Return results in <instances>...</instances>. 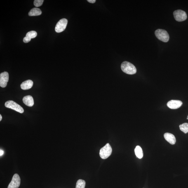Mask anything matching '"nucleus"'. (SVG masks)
Returning a JSON list of instances; mask_svg holds the SVG:
<instances>
[{
  "label": "nucleus",
  "instance_id": "f257e3e1",
  "mask_svg": "<svg viewBox=\"0 0 188 188\" xmlns=\"http://www.w3.org/2000/svg\"><path fill=\"white\" fill-rule=\"evenodd\" d=\"M121 68L124 72L129 75L135 74L137 72V69L135 66L128 62L122 63Z\"/></svg>",
  "mask_w": 188,
  "mask_h": 188
},
{
  "label": "nucleus",
  "instance_id": "f03ea898",
  "mask_svg": "<svg viewBox=\"0 0 188 188\" xmlns=\"http://www.w3.org/2000/svg\"><path fill=\"white\" fill-rule=\"evenodd\" d=\"M155 33L156 37L160 41L164 42H167L169 41V36L165 30L158 29L155 31Z\"/></svg>",
  "mask_w": 188,
  "mask_h": 188
},
{
  "label": "nucleus",
  "instance_id": "7ed1b4c3",
  "mask_svg": "<svg viewBox=\"0 0 188 188\" xmlns=\"http://www.w3.org/2000/svg\"><path fill=\"white\" fill-rule=\"evenodd\" d=\"M112 148L109 143H107L100 150L99 154L102 159H105L111 156L112 153Z\"/></svg>",
  "mask_w": 188,
  "mask_h": 188
},
{
  "label": "nucleus",
  "instance_id": "20e7f679",
  "mask_svg": "<svg viewBox=\"0 0 188 188\" xmlns=\"http://www.w3.org/2000/svg\"><path fill=\"white\" fill-rule=\"evenodd\" d=\"M5 105L7 108L12 109L20 113H23L24 111L23 108L13 101L9 100L5 102Z\"/></svg>",
  "mask_w": 188,
  "mask_h": 188
},
{
  "label": "nucleus",
  "instance_id": "39448f33",
  "mask_svg": "<svg viewBox=\"0 0 188 188\" xmlns=\"http://www.w3.org/2000/svg\"><path fill=\"white\" fill-rule=\"evenodd\" d=\"M173 15L175 20L178 22L185 20L187 18V14L183 10H175Z\"/></svg>",
  "mask_w": 188,
  "mask_h": 188
},
{
  "label": "nucleus",
  "instance_id": "423d86ee",
  "mask_svg": "<svg viewBox=\"0 0 188 188\" xmlns=\"http://www.w3.org/2000/svg\"><path fill=\"white\" fill-rule=\"evenodd\" d=\"M68 23V20L66 19H62L57 23L55 27V31L57 33L63 31L65 29Z\"/></svg>",
  "mask_w": 188,
  "mask_h": 188
},
{
  "label": "nucleus",
  "instance_id": "0eeeda50",
  "mask_svg": "<svg viewBox=\"0 0 188 188\" xmlns=\"http://www.w3.org/2000/svg\"><path fill=\"white\" fill-rule=\"evenodd\" d=\"M21 179L18 174L16 173L14 175L11 182L8 188H18L20 185Z\"/></svg>",
  "mask_w": 188,
  "mask_h": 188
},
{
  "label": "nucleus",
  "instance_id": "6e6552de",
  "mask_svg": "<svg viewBox=\"0 0 188 188\" xmlns=\"http://www.w3.org/2000/svg\"><path fill=\"white\" fill-rule=\"evenodd\" d=\"M9 80L8 73L5 71L0 74V86L2 88L6 87Z\"/></svg>",
  "mask_w": 188,
  "mask_h": 188
},
{
  "label": "nucleus",
  "instance_id": "1a4fd4ad",
  "mask_svg": "<svg viewBox=\"0 0 188 188\" xmlns=\"http://www.w3.org/2000/svg\"><path fill=\"white\" fill-rule=\"evenodd\" d=\"M182 101L179 100H172L169 101L167 103V106L171 109H177L180 108L182 106Z\"/></svg>",
  "mask_w": 188,
  "mask_h": 188
},
{
  "label": "nucleus",
  "instance_id": "9d476101",
  "mask_svg": "<svg viewBox=\"0 0 188 188\" xmlns=\"http://www.w3.org/2000/svg\"><path fill=\"white\" fill-rule=\"evenodd\" d=\"M164 137L165 140L171 144H174L176 143V138L173 134L169 133H165L164 135Z\"/></svg>",
  "mask_w": 188,
  "mask_h": 188
},
{
  "label": "nucleus",
  "instance_id": "9b49d317",
  "mask_svg": "<svg viewBox=\"0 0 188 188\" xmlns=\"http://www.w3.org/2000/svg\"><path fill=\"white\" fill-rule=\"evenodd\" d=\"M23 101L24 104L29 107H32L34 104V99L31 95L26 96L24 97Z\"/></svg>",
  "mask_w": 188,
  "mask_h": 188
},
{
  "label": "nucleus",
  "instance_id": "f8f14e48",
  "mask_svg": "<svg viewBox=\"0 0 188 188\" xmlns=\"http://www.w3.org/2000/svg\"><path fill=\"white\" fill-rule=\"evenodd\" d=\"M33 82L31 80H28L22 82L21 85V88L22 90H27L32 88Z\"/></svg>",
  "mask_w": 188,
  "mask_h": 188
},
{
  "label": "nucleus",
  "instance_id": "ddd939ff",
  "mask_svg": "<svg viewBox=\"0 0 188 188\" xmlns=\"http://www.w3.org/2000/svg\"><path fill=\"white\" fill-rule=\"evenodd\" d=\"M41 10L40 9L34 8L30 10L28 14L30 16H35L41 15Z\"/></svg>",
  "mask_w": 188,
  "mask_h": 188
},
{
  "label": "nucleus",
  "instance_id": "4468645a",
  "mask_svg": "<svg viewBox=\"0 0 188 188\" xmlns=\"http://www.w3.org/2000/svg\"><path fill=\"white\" fill-rule=\"evenodd\" d=\"M136 156L139 158H142L143 156V152L140 146H137L136 147L135 150Z\"/></svg>",
  "mask_w": 188,
  "mask_h": 188
},
{
  "label": "nucleus",
  "instance_id": "2eb2a0df",
  "mask_svg": "<svg viewBox=\"0 0 188 188\" xmlns=\"http://www.w3.org/2000/svg\"><path fill=\"white\" fill-rule=\"evenodd\" d=\"M179 128L181 131L185 133H188V123H184L182 124H180L179 126Z\"/></svg>",
  "mask_w": 188,
  "mask_h": 188
},
{
  "label": "nucleus",
  "instance_id": "dca6fc26",
  "mask_svg": "<svg viewBox=\"0 0 188 188\" xmlns=\"http://www.w3.org/2000/svg\"><path fill=\"white\" fill-rule=\"evenodd\" d=\"M86 183L84 180L79 179L77 182L76 188H85Z\"/></svg>",
  "mask_w": 188,
  "mask_h": 188
},
{
  "label": "nucleus",
  "instance_id": "f3484780",
  "mask_svg": "<svg viewBox=\"0 0 188 188\" xmlns=\"http://www.w3.org/2000/svg\"><path fill=\"white\" fill-rule=\"evenodd\" d=\"M37 36V33L35 31H31L28 32L26 35V37L32 39L35 38Z\"/></svg>",
  "mask_w": 188,
  "mask_h": 188
},
{
  "label": "nucleus",
  "instance_id": "a211bd4d",
  "mask_svg": "<svg viewBox=\"0 0 188 188\" xmlns=\"http://www.w3.org/2000/svg\"><path fill=\"white\" fill-rule=\"evenodd\" d=\"M43 0H35L34 1V5L36 7L41 6L42 5Z\"/></svg>",
  "mask_w": 188,
  "mask_h": 188
},
{
  "label": "nucleus",
  "instance_id": "6ab92c4d",
  "mask_svg": "<svg viewBox=\"0 0 188 188\" xmlns=\"http://www.w3.org/2000/svg\"><path fill=\"white\" fill-rule=\"evenodd\" d=\"M31 39L29 38L28 37H24L23 39V41L24 43H28L29 42V41H31Z\"/></svg>",
  "mask_w": 188,
  "mask_h": 188
},
{
  "label": "nucleus",
  "instance_id": "aec40b11",
  "mask_svg": "<svg viewBox=\"0 0 188 188\" xmlns=\"http://www.w3.org/2000/svg\"><path fill=\"white\" fill-rule=\"evenodd\" d=\"M87 1H88V2L91 3H95V2L96 1L95 0H88Z\"/></svg>",
  "mask_w": 188,
  "mask_h": 188
},
{
  "label": "nucleus",
  "instance_id": "412c9836",
  "mask_svg": "<svg viewBox=\"0 0 188 188\" xmlns=\"http://www.w3.org/2000/svg\"><path fill=\"white\" fill-rule=\"evenodd\" d=\"M4 154V151L1 149L0 150V156H1Z\"/></svg>",
  "mask_w": 188,
  "mask_h": 188
},
{
  "label": "nucleus",
  "instance_id": "4be33fe9",
  "mask_svg": "<svg viewBox=\"0 0 188 188\" xmlns=\"http://www.w3.org/2000/svg\"><path fill=\"white\" fill-rule=\"evenodd\" d=\"M2 118V117L1 115H0V121H1Z\"/></svg>",
  "mask_w": 188,
  "mask_h": 188
},
{
  "label": "nucleus",
  "instance_id": "5701e85b",
  "mask_svg": "<svg viewBox=\"0 0 188 188\" xmlns=\"http://www.w3.org/2000/svg\"><path fill=\"white\" fill-rule=\"evenodd\" d=\"M187 119H188V116H187Z\"/></svg>",
  "mask_w": 188,
  "mask_h": 188
}]
</instances>
